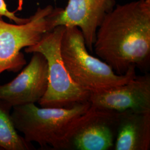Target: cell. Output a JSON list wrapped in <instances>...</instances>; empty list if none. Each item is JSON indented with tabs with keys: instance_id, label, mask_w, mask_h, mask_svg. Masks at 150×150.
Segmentation results:
<instances>
[{
	"instance_id": "5",
	"label": "cell",
	"mask_w": 150,
	"mask_h": 150,
	"mask_svg": "<svg viewBox=\"0 0 150 150\" xmlns=\"http://www.w3.org/2000/svg\"><path fill=\"white\" fill-rule=\"evenodd\" d=\"M53 6L38 7L27 22L12 24L0 18V74L7 71L16 72L26 64L22 48L31 46L43 35L51 31L48 17Z\"/></svg>"
},
{
	"instance_id": "8",
	"label": "cell",
	"mask_w": 150,
	"mask_h": 150,
	"mask_svg": "<svg viewBox=\"0 0 150 150\" xmlns=\"http://www.w3.org/2000/svg\"><path fill=\"white\" fill-rule=\"evenodd\" d=\"M48 84V66L45 57L32 53L28 64L13 80L0 85V102L10 108L36 103L44 96Z\"/></svg>"
},
{
	"instance_id": "6",
	"label": "cell",
	"mask_w": 150,
	"mask_h": 150,
	"mask_svg": "<svg viewBox=\"0 0 150 150\" xmlns=\"http://www.w3.org/2000/svg\"><path fill=\"white\" fill-rule=\"evenodd\" d=\"M120 112L90 106L68 132L66 150H113Z\"/></svg>"
},
{
	"instance_id": "1",
	"label": "cell",
	"mask_w": 150,
	"mask_h": 150,
	"mask_svg": "<svg viewBox=\"0 0 150 150\" xmlns=\"http://www.w3.org/2000/svg\"><path fill=\"white\" fill-rule=\"evenodd\" d=\"M93 50L118 74L150 64V0L116 5L98 28Z\"/></svg>"
},
{
	"instance_id": "2",
	"label": "cell",
	"mask_w": 150,
	"mask_h": 150,
	"mask_svg": "<svg viewBox=\"0 0 150 150\" xmlns=\"http://www.w3.org/2000/svg\"><path fill=\"white\" fill-rule=\"evenodd\" d=\"M61 54L72 80L91 93L121 86L136 76L134 65L126 73L118 74L106 62L89 54L83 35L78 27H65Z\"/></svg>"
},
{
	"instance_id": "4",
	"label": "cell",
	"mask_w": 150,
	"mask_h": 150,
	"mask_svg": "<svg viewBox=\"0 0 150 150\" xmlns=\"http://www.w3.org/2000/svg\"><path fill=\"white\" fill-rule=\"evenodd\" d=\"M65 27L59 26L45 33L35 45L26 47L27 54H43L48 66L46 93L38 102L41 107L67 108L89 102L91 92L78 86L71 78L61 54V43Z\"/></svg>"
},
{
	"instance_id": "10",
	"label": "cell",
	"mask_w": 150,
	"mask_h": 150,
	"mask_svg": "<svg viewBox=\"0 0 150 150\" xmlns=\"http://www.w3.org/2000/svg\"><path fill=\"white\" fill-rule=\"evenodd\" d=\"M150 149V111L120 112L115 150Z\"/></svg>"
},
{
	"instance_id": "9",
	"label": "cell",
	"mask_w": 150,
	"mask_h": 150,
	"mask_svg": "<svg viewBox=\"0 0 150 150\" xmlns=\"http://www.w3.org/2000/svg\"><path fill=\"white\" fill-rule=\"evenodd\" d=\"M89 102L92 107L118 112L150 111V75H136L121 86L91 93Z\"/></svg>"
},
{
	"instance_id": "3",
	"label": "cell",
	"mask_w": 150,
	"mask_h": 150,
	"mask_svg": "<svg viewBox=\"0 0 150 150\" xmlns=\"http://www.w3.org/2000/svg\"><path fill=\"white\" fill-rule=\"evenodd\" d=\"M90 106L89 102L67 108L39 107L30 103L13 107L11 118L27 142H36L42 148L66 150V136L71 126Z\"/></svg>"
},
{
	"instance_id": "7",
	"label": "cell",
	"mask_w": 150,
	"mask_h": 150,
	"mask_svg": "<svg viewBox=\"0 0 150 150\" xmlns=\"http://www.w3.org/2000/svg\"><path fill=\"white\" fill-rule=\"evenodd\" d=\"M115 5V0H69L64 9L55 8L49 15L50 29L59 26L78 27L86 47L92 52L97 29Z\"/></svg>"
},
{
	"instance_id": "12",
	"label": "cell",
	"mask_w": 150,
	"mask_h": 150,
	"mask_svg": "<svg viewBox=\"0 0 150 150\" xmlns=\"http://www.w3.org/2000/svg\"><path fill=\"white\" fill-rule=\"evenodd\" d=\"M2 17H6L17 24L25 23L29 20V18H20L16 16L14 12L10 11L5 0H0V18H2Z\"/></svg>"
},
{
	"instance_id": "11",
	"label": "cell",
	"mask_w": 150,
	"mask_h": 150,
	"mask_svg": "<svg viewBox=\"0 0 150 150\" xmlns=\"http://www.w3.org/2000/svg\"><path fill=\"white\" fill-rule=\"evenodd\" d=\"M11 108L0 102V147L6 150H28L31 144L18 134L11 118Z\"/></svg>"
}]
</instances>
